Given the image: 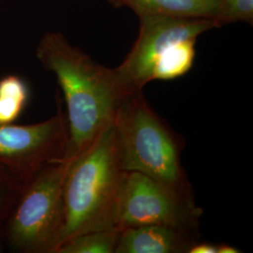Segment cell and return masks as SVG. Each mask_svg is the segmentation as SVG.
Listing matches in <instances>:
<instances>
[{
  "label": "cell",
  "instance_id": "obj_1",
  "mask_svg": "<svg viewBox=\"0 0 253 253\" xmlns=\"http://www.w3.org/2000/svg\"><path fill=\"white\" fill-rule=\"evenodd\" d=\"M37 57L54 73L63 93L68 143L62 161L70 163L114 122L122 101L136 90L126 86L116 69L96 62L60 33L45 34Z\"/></svg>",
  "mask_w": 253,
  "mask_h": 253
},
{
  "label": "cell",
  "instance_id": "obj_2",
  "mask_svg": "<svg viewBox=\"0 0 253 253\" xmlns=\"http://www.w3.org/2000/svg\"><path fill=\"white\" fill-rule=\"evenodd\" d=\"M113 126L122 171L141 172L194 199L181 162L183 138L148 104L143 90L126 96L118 108Z\"/></svg>",
  "mask_w": 253,
  "mask_h": 253
},
{
  "label": "cell",
  "instance_id": "obj_3",
  "mask_svg": "<svg viewBox=\"0 0 253 253\" xmlns=\"http://www.w3.org/2000/svg\"><path fill=\"white\" fill-rule=\"evenodd\" d=\"M123 172L112 123L86 150L69 163L64 180L65 222L59 246L75 235L114 228Z\"/></svg>",
  "mask_w": 253,
  "mask_h": 253
},
{
  "label": "cell",
  "instance_id": "obj_4",
  "mask_svg": "<svg viewBox=\"0 0 253 253\" xmlns=\"http://www.w3.org/2000/svg\"><path fill=\"white\" fill-rule=\"evenodd\" d=\"M69 163H47L26 183L1 231L21 253H55L65 222L63 186Z\"/></svg>",
  "mask_w": 253,
  "mask_h": 253
},
{
  "label": "cell",
  "instance_id": "obj_5",
  "mask_svg": "<svg viewBox=\"0 0 253 253\" xmlns=\"http://www.w3.org/2000/svg\"><path fill=\"white\" fill-rule=\"evenodd\" d=\"M203 213L194 199L141 172L124 171L117 195L114 228L163 225L195 231Z\"/></svg>",
  "mask_w": 253,
  "mask_h": 253
},
{
  "label": "cell",
  "instance_id": "obj_6",
  "mask_svg": "<svg viewBox=\"0 0 253 253\" xmlns=\"http://www.w3.org/2000/svg\"><path fill=\"white\" fill-rule=\"evenodd\" d=\"M68 143L66 114L31 125L0 124V165L26 183L47 163L62 161Z\"/></svg>",
  "mask_w": 253,
  "mask_h": 253
},
{
  "label": "cell",
  "instance_id": "obj_7",
  "mask_svg": "<svg viewBox=\"0 0 253 253\" xmlns=\"http://www.w3.org/2000/svg\"><path fill=\"white\" fill-rule=\"evenodd\" d=\"M135 43L125 60L116 68L122 81L132 90H143L152 80L155 63L168 47L187 39H197L217 27L213 19L148 17L140 19Z\"/></svg>",
  "mask_w": 253,
  "mask_h": 253
},
{
  "label": "cell",
  "instance_id": "obj_8",
  "mask_svg": "<svg viewBox=\"0 0 253 253\" xmlns=\"http://www.w3.org/2000/svg\"><path fill=\"white\" fill-rule=\"evenodd\" d=\"M198 241V230L163 225L129 227L121 230L115 253H189Z\"/></svg>",
  "mask_w": 253,
  "mask_h": 253
},
{
  "label": "cell",
  "instance_id": "obj_9",
  "mask_svg": "<svg viewBox=\"0 0 253 253\" xmlns=\"http://www.w3.org/2000/svg\"><path fill=\"white\" fill-rule=\"evenodd\" d=\"M116 8L132 9L139 18L187 17L215 19L217 0H107Z\"/></svg>",
  "mask_w": 253,
  "mask_h": 253
},
{
  "label": "cell",
  "instance_id": "obj_10",
  "mask_svg": "<svg viewBox=\"0 0 253 253\" xmlns=\"http://www.w3.org/2000/svg\"><path fill=\"white\" fill-rule=\"evenodd\" d=\"M197 39H187L168 47L154 66L152 80H172L185 75L195 58Z\"/></svg>",
  "mask_w": 253,
  "mask_h": 253
},
{
  "label": "cell",
  "instance_id": "obj_11",
  "mask_svg": "<svg viewBox=\"0 0 253 253\" xmlns=\"http://www.w3.org/2000/svg\"><path fill=\"white\" fill-rule=\"evenodd\" d=\"M30 91L27 83L16 75L0 80V124H11L18 120L27 107Z\"/></svg>",
  "mask_w": 253,
  "mask_h": 253
},
{
  "label": "cell",
  "instance_id": "obj_12",
  "mask_svg": "<svg viewBox=\"0 0 253 253\" xmlns=\"http://www.w3.org/2000/svg\"><path fill=\"white\" fill-rule=\"evenodd\" d=\"M120 232L112 228L75 235L60 245L55 253H115Z\"/></svg>",
  "mask_w": 253,
  "mask_h": 253
},
{
  "label": "cell",
  "instance_id": "obj_13",
  "mask_svg": "<svg viewBox=\"0 0 253 253\" xmlns=\"http://www.w3.org/2000/svg\"><path fill=\"white\" fill-rule=\"evenodd\" d=\"M217 27L236 22L253 24V0H217Z\"/></svg>",
  "mask_w": 253,
  "mask_h": 253
},
{
  "label": "cell",
  "instance_id": "obj_14",
  "mask_svg": "<svg viewBox=\"0 0 253 253\" xmlns=\"http://www.w3.org/2000/svg\"><path fill=\"white\" fill-rule=\"evenodd\" d=\"M23 184L7 168L0 165V230L18 198Z\"/></svg>",
  "mask_w": 253,
  "mask_h": 253
},
{
  "label": "cell",
  "instance_id": "obj_15",
  "mask_svg": "<svg viewBox=\"0 0 253 253\" xmlns=\"http://www.w3.org/2000/svg\"><path fill=\"white\" fill-rule=\"evenodd\" d=\"M189 253H217V245L198 241L191 247Z\"/></svg>",
  "mask_w": 253,
  "mask_h": 253
},
{
  "label": "cell",
  "instance_id": "obj_16",
  "mask_svg": "<svg viewBox=\"0 0 253 253\" xmlns=\"http://www.w3.org/2000/svg\"><path fill=\"white\" fill-rule=\"evenodd\" d=\"M241 251L230 245L220 244L217 246V253H240Z\"/></svg>",
  "mask_w": 253,
  "mask_h": 253
},
{
  "label": "cell",
  "instance_id": "obj_17",
  "mask_svg": "<svg viewBox=\"0 0 253 253\" xmlns=\"http://www.w3.org/2000/svg\"><path fill=\"white\" fill-rule=\"evenodd\" d=\"M5 245H6L5 239H4V236H3V234H2V231L0 230V253H3Z\"/></svg>",
  "mask_w": 253,
  "mask_h": 253
}]
</instances>
